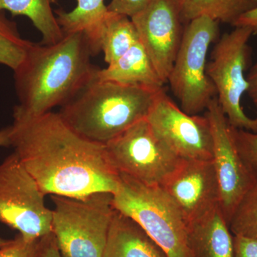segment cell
<instances>
[{"instance_id": "obj_1", "label": "cell", "mask_w": 257, "mask_h": 257, "mask_svg": "<svg viewBox=\"0 0 257 257\" xmlns=\"http://www.w3.org/2000/svg\"><path fill=\"white\" fill-rule=\"evenodd\" d=\"M10 146L45 195L114 194L121 177L105 145L74 131L59 113L29 116L14 109Z\"/></svg>"}, {"instance_id": "obj_2", "label": "cell", "mask_w": 257, "mask_h": 257, "mask_svg": "<svg viewBox=\"0 0 257 257\" xmlns=\"http://www.w3.org/2000/svg\"><path fill=\"white\" fill-rule=\"evenodd\" d=\"M94 55L84 32L66 34L53 45L32 42L14 70L19 100L14 109L40 116L67 104L97 76L99 68L92 62Z\"/></svg>"}, {"instance_id": "obj_3", "label": "cell", "mask_w": 257, "mask_h": 257, "mask_svg": "<svg viewBox=\"0 0 257 257\" xmlns=\"http://www.w3.org/2000/svg\"><path fill=\"white\" fill-rule=\"evenodd\" d=\"M161 90L101 81L96 76L58 113L83 138L106 145L147 119Z\"/></svg>"}, {"instance_id": "obj_4", "label": "cell", "mask_w": 257, "mask_h": 257, "mask_svg": "<svg viewBox=\"0 0 257 257\" xmlns=\"http://www.w3.org/2000/svg\"><path fill=\"white\" fill-rule=\"evenodd\" d=\"M119 175V189L113 194L115 209L138 223L167 257H193L188 224L163 188Z\"/></svg>"}, {"instance_id": "obj_5", "label": "cell", "mask_w": 257, "mask_h": 257, "mask_svg": "<svg viewBox=\"0 0 257 257\" xmlns=\"http://www.w3.org/2000/svg\"><path fill=\"white\" fill-rule=\"evenodd\" d=\"M50 196L54 203L52 233L62 257H102L116 210L113 194Z\"/></svg>"}, {"instance_id": "obj_6", "label": "cell", "mask_w": 257, "mask_h": 257, "mask_svg": "<svg viewBox=\"0 0 257 257\" xmlns=\"http://www.w3.org/2000/svg\"><path fill=\"white\" fill-rule=\"evenodd\" d=\"M219 22L207 17L194 19L184 28L182 42L169 76L168 83L181 109L199 114L216 97L207 73V55L219 34Z\"/></svg>"}, {"instance_id": "obj_7", "label": "cell", "mask_w": 257, "mask_h": 257, "mask_svg": "<svg viewBox=\"0 0 257 257\" xmlns=\"http://www.w3.org/2000/svg\"><path fill=\"white\" fill-rule=\"evenodd\" d=\"M253 35L249 29L234 27L224 33L213 47L207 73L216 89V99L231 126L257 133V116L249 117L243 111L241 99L247 92V69Z\"/></svg>"}, {"instance_id": "obj_8", "label": "cell", "mask_w": 257, "mask_h": 257, "mask_svg": "<svg viewBox=\"0 0 257 257\" xmlns=\"http://www.w3.org/2000/svg\"><path fill=\"white\" fill-rule=\"evenodd\" d=\"M104 145L119 174L149 186L163 187L184 160L171 150L147 119L135 123Z\"/></svg>"}, {"instance_id": "obj_9", "label": "cell", "mask_w": 257, "mask_h": 257, "mask_svg": "<svg viewBox=\"0 0 257 257\" xmlns=\"http://www.w3.org/2000/svg\"><path fill=\"white\" fill-rule=\"evenodd\" d=\"M45 197L15 152L0 164V222L28 241L52 233V210Z\"/></svg>"}, {"instance_id": "obj_10", "label": "cell", "mask_w": 257, "mask_h": 257, "mask_svg": "<svg viewBox=\"0 0 257 257\" xmlns=\"http://www.w3.org/2000/svg\"><path fill=\"white\" fill-rule=\"evenodd\" d=\"M205 115L213 137V163L219 182L220 209L229 224L246 192L256 181L235 143L233 127L221 110L216 97L209 102Z\"/></svg>"}, {"instance_id": "obj_11", "label": "cell", "mask_w": 257, "mask_h": 257, "mask_svg": "<svg viewBox=\"0 0 257 257\" xmlns=\"http://www.w3.org/2000/svg\"><path fill=\"white\" fill-rule=\"evenodd\" d=\"M147 120L182 160H212V133L205 114H187L162 89Z\"/></svg>"}, {"instance_id": "obj_12", "label": "cell", "mask_w": 257, "mask_h": 257, "mask_svg": "<svg viewBox=\"0 0 257 257\" xmlns=\"http://www.w3.org/2000/svg\"><path fill=\"white\" fill-rule=\"evenodd\" d=\"M140 41L166 84L182 42L184 28L179 0H152L131 18Z\"/></svg>"}, {"instance_id": "obj_13", "label": "cell", "mask_w": 257, "mask_h": 257, "mask_svg": "<svg viewBox=\"0 0 257 257\" xmlns=\"http://www.w3.org/2000/svg\"><path fill=\"white\" fill-rule=\"evenodd\" d=\"M162 187L188 226L220 207L219 182L212 160H183Z\"/></svg>"}, {"instance_id": "obj_14", "label": "cell", "mask_w": 257, "mask_h": 257, "mask_svg": "<svg viewBox=\"0 0 257 257\" xmlns=\"http://www.w3.org/2000/svg\"><path fill=\"white\" fill-rule=\"evenodd\" d=\"M102 257H167L138 223L115 210Z\"/></svg>"}, {"instance_id": "obj_15", "label": "cell", "mask_w": 257, "mask_h": 257, "mask_svg": "<svg viewBox=\"0 0 257 257\" xmlns=\"http://www.w3.org/2000/svg\"><path fill=\"white\" fill-rule=\"evenodd\" d=\"M97 79L155 90H161L165 85L140 41L106 68L99 69Z\"/></svg>"}, {"instance_id": "obj_16", "label": "cell", "mask_w": 257, "mask_h": 257, "mask_svg": "<svg viewBox=\"0 0 257 257\" xmlns=\"http://www.w3.org/2000/svg\"><path fill=\"white\" fill-rule=\"evenodd\" d=\"M189 241L193 257H234V235L219 207L189 225Z\"/></svg>"}, {"instance_id": "obj_17", "label": "cell", "mask_w": 257, "mask_h": 257, "mask_svg": "<svg viewBox=\"0 0 257 257\" xmlns=\"http://www.w3.org/2000/svg\"><path fill=\"white\" fill-rule=\"evenodd\" d=\"M140 42L138 30L131 18L109 12L92 40L96 54L102 51L109 65Z\"/></svg>"}, {"instance_id": "obj_18", "label": "cell", "mask_w": 257, "mask_h": 257, "mask_svg": "<svg viewBox=\"0 0 257 257\" xmlns=\"http://www.w3.org/2000/svg\"><path fill=\"white\" fill-rule=\"evenodd\" d=\"M58 0H0V10L8 11L13 16L30 19L42 34L44 45H53L64 37L52 5Z\"/></svg>"}, {"instance_id": "obj_19", "label": "cell", "mask_w": 257, "mask_h": 257, "mask_svg": "<svg viewBox=\"0 0 257 257\" xmlns=\"http://www.w3.org/2000/svg\"><path fill=\"white\" fill-rule=\"evenodd\" d=\"M77 6L70 12L55 11L64 35L84 32L91 43L109 10L104 0H77Z\"/></svg>"}, {"instance_id": "obj_20", "label": "cell", "mask_w": 257, "mask_h": 257, "mask_svg": "<svg viewBox=\"0 0 257 257\" xmlns=\"http://www.w3.org/2000/svg\"><path fill=\"white\" fill-rule=\"evenodd\" d=\"M184 21L207 17L219 23L231 24L255 7L251 0H179Z\"/></svg>"}, {"instance_id": "obj_21", "label": "cell", "mask_w": 257, "mask_h": 257, "mask_svg": "<svg viewBox=\"0 0 257 257\" xmlns=\"http://www.w3.org/2000/svg\"><path fill=\"white\" fill-rule=\"evenodd\" d=\"M32 44L22 37L17 24L0 10V64L14 71L25 59Z\"/></svg>"}, {"instance_id": "obj_22", "label": "cell", "mask_w": 257, "mask_h": 257, "mask_svg": "<svg viewBox=\"0 0 257 257\" xmlns=\"http://www.w3.org/2000/svg\"><path fill=\"white\" fill-rule=\"evenodd\" d=\"M229 225L233 235L257 239V178L241 199Z\"/></svg>"}, {"instance_id": "obj_23", "label": "cell", "mask_w": 257, "mask_h": 257, "mask_svg": "<svg viewBox=\"0 0 257 257\" xmlns=\"http://www.w3.org/2000/svg\"><path fill=\"white\" fill-rule=\"evenodd\" d=\"M233 135L240 155L257 178V133L233 127Z\"/></svg>"}, {"instance_id": "obj_24", "label": "cell", "mask_w": 257, "mask_h": 257, "mask_svg": "<svg viewBox=\"0 0 257 257\" xmlns=\"http://www.w3.org/2000/svg\"><path fill=\"white\" fill-rule=\"evenodd\" d=\"M40 239L28 241L18 234L0 247V257H37Z\"/></svg>"}, {"instance_id": "obj_25", "label": "cell", "mask_w": 257, "mask_h": 257, "mask_svg": "<svg viewBox=\"0 0 257 257\" xmlns=\"http://www.w3.org/2000/svg\"><path fill=\"white\" fill-rule=\"evenodd\" d=\"M152 0H111L107 9L111 13L126 15L132 18L141 12Z\"/></svg>"}, {"instance_id": "obj_26", "label": "cell", "mask_w": 257, "mask_h": 257, "mask_svg": "<svg viewBox=\"0 0 257 257\" xmlns=\"http://www.w3.org/2000/svg\"><path fill=\"white\" fill-rule=\"evenodd\" d=\"M234 257H257V239L234 235Z\"/></svg>"}, {"instance_id": "obj_27", "label": "cell", "mask_w": 257, "mask_h": 257, "mask_svg": "<svg viewBox=\"0 0 257 257\" xmlns=\"http://www.w3.org/2000/svg\"><path fill=\"white\" fill-rule=\"evenodd\" d=\"M37 257H62L52 233L40 239Z\"/></svg>"}, {"instance_id": "obj_28", "label": "cell", "mask_w": 257, "mask_h": 257, "mask_svg": "<svg viewBox=\"0 0 257 257\" xmlns=\"http://www.w3.org/2000/svg\"><path fill=\"white\" fill-rule=\"evenodd\" d=\"M232 26L249 29L253 35H257V5L240 15Z\"/></svg>"}, {"instance_id": "obj_29", "label": "cell", "mask_w": 257, "mask_h": 257, "mask_svg": "<svg viewBox=\"0 0 257 257\" xmlns=\"http://www.w3.org/2000/svg\"><path fill=\"white\" fill-rule=\"evenodd\" d=\"M246 79L248 83V96L257 108V62L251 67L246 76Z\"/></svg>"}, {"instance_id": "obj_30", "label": "cell", "mask_w": 257, "mask_h": 257, "mask_svg": "<svg viewBox=\"0 0 257 257\" xmlns=\"http://www.w3.org/2000/svg\"><path fill=\"white\" fill-rule=\"evenodd\" d=\"M11 126L0 130V147L10 146Z\"/></svg>"}, {"instance_id": "obj_31", "label": "cell", "mask_w": 257, "mask_h": 257, "mask_svg": "<svg viewBox=\"0 0 257 257\" xmlns=\"http://www.w3.org/2000/svg\"><path fill=\"white\" fill-rule=\"evenodd\" d=\"M9 241V240L3 239V238L0 237V247L1 246H4L5 244H6Z\"/></svg>"}, {"instance_id": "obj_32", "label": "cell", "mask_w": 257, "mask_h": 257, "mask_svg": "<svg viewBox=\"0 0 257 257\" xmlns=\"http://www.w3.org/2000/svg\"><path fill=\"white\" fill-rule=\"evenodd\" d=\"M251 2H252L253 4L255 5V6H256L257 5V0H251Z\"/></svg>"}]
</instances>
